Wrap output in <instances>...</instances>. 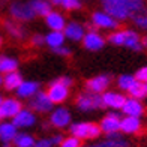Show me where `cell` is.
<instances>
[{
    "instance_id": "cell-19",
    "label": "cell",
    "mask_w": 147,
    "mask_h": 147,
    "mask_svg": "<svg viewBox=\"0 0 147 147\" xmlns=\"http://www.w3.org/2000/svg\"><path fill=\"white\" fill-rule=\"evenodd\" d=\"M45 18V24L48 26V29L50 30H62L65 29V26H66V20L65 17L60 14V12H56V11H51Z\"/></svg>"
},
{
    "instance_id": "cell-18",
    "label": "cell",
    "mask_w": 147,
    "mask_h": 147,
    "mask_svg": "<svg viewBox=\"0 0 147 147\" xmlns=\"http://www.w3.org/2000/svg\"><path fill=\"white\" fill-rule=\"evenodd\" d=\"M36 122V117L33 114L32 110H26L23 108L18 114L12 119V123H14L17 128H29V126H33Z\"/></svg>"
},
{
    "instance_id": "cell-47",
    "label": "cell",
    "mask_w": 147,
    "mask_h": 147,
    "mask_svg": "<svg viewBox=\"0 0 147 147\" xmlns=\"http://www.w3.org/2000/svg\"><path fill=\"white\" fill-rule=\"evenodd\" d=\"M141 2H144V0H141Z\"/></svg>"
},
{
    "instance_id": "cell-14",
    "label": "cell",
    "mask_w": 147,
    "mask_h": 147,
    "mask_svg": "<svg viewBox=\"0 0 147 147\" xmlns=\"http://www.w3.org/2000/svg\"><path fill=\"white\" fill-rule=\"evenodd\" d=\"M120 131L122 134H128V135H137L143 131V123L140 117L125 116L120 122Z\"/></svg>"
},
{
    "instance_id": "cell-17",
    "label": "cell",
    "mask_w": 147,
    "mask_h": 147,
    "mask_svg": "<svg viewBox=\"0 0 147 147\" xmlns=\"http://www.w3.org/2000/svg\"><path fill=\"white\" fill-rule=\"evenodd\" d=\"M63 33H65L66 39L74 41V42H80V41H83V38L86 35V29L80 23L71 21V23H66L65 29H63Z\"/></svg>"
},
{
    "instance_id": "cell-16",
    "label": "cell",
    "mask_w": 147,
    "mask_h": 147,
    "mask_svg": "<svg viewBox=\"0 0 147 147\" xmlns=\"http://www.w3.org/2000/svg\"><path fill=\"white\" fill-rule=\"evenodd\" d=\"M3 27L6 30V33L11 36L17 39V41H23L26 39V35H27V30L23 24H20L18 21L15 20H3Z\"/></svg>"
},
{
    "instance_id": "cell-24",
    "label": "cell",
    "mask_w": 147,
    "mask_h": 147,
    "mask_svg": "<svg viewBox=\"0 0 147 147\" xmlns=\"http://www.w3.org/2000/svg\"><path fill=\"white\" fill-rule=\"evenodd\" d=\"M17 134H18V131L14 123H0V140L3 143L14 141Z\"/></svg>"
},
{
    "instance_id": "cell-29",
    "label": "cell",
    "mask_w": 147,
    "mask_h": 147,
    "mask_svg": "<svg viewBox=\"0 0 147 147\" xmlns=\"http://www.w3.org/2000/svg\"><path fill=\"white\" fill-rule=\"evenodd\" d=\"M135 81H137L135 75L123 74V75H120V77L117 78V87H119L120 90H123V92H128L132 86H134V83H135Z\"/></svg>"
},
{
    "instance_id": "cell-6",
    "label": "cell",
    "mask_w": 147,
    "mask_h": 147,
    "mask_svg": "<svg viewBox=\"0 0 147 147\" xmlns=\"http://www.w3.org/2000/svg\"><path fill=\"white\" fill-rule=\"evenodd\" d=\"M53 104L51 99L48 98L47 92H41L39 90L35 96L30 98L29 101V107L32 111H36V113H48L53 110Z\"/></svg>"
},
{
    "instance_id": "cell-2",
    "label": "cell",
    "mask_w": 147,
    "mask_h": 147,
    "mask_svg": "<svg viewBox=\"0 0 147 147\" xmlns=\"http://www.w3.org/2000/svg\"><path fill=\"white\" fill-rule=\"evenodd\" d=\"M71 135L77 137L80 140H96L102 134L101 126L93 122H80V123H72L69 126Z\"/></svg>"
},
{
    "instance_id": "cell-30",
    "label": "cell",
    "mask_w": 147,
    "mask_h": 147,
    "mask_svg": "<svg viewBox=\"0 0 147 147\" xmlns=\"http://www.w3.org/2000/svg\"><path fill=\"white\" fill-rule=\"evenodd\" d=\"M14 146L15 147H33L35 146V140H33L32 135L29 134H17L15 138H14Z\"/></svg>"
},
{
    "instance_id": "cell-32",
    "label": "cell",
    "mask_w": 147,
    "mask_h": 147,
    "mask_svg": "<svg viewBox=\"0 0 147 147\" xmlns=\"http://www.w3.org/2000/svg\"><path fill=\"white\" fill-rule=\"evenodd\" d=\"M132 21H134V24H135L138 29L147 32V11H144L143 14L135 15V17L132 18Z\"/></svg>"
},
{
    "instance_id": "cell-20",
    "label": "cell",
    "mask_w": 147,
    "mask_h": 147,
    "mask_svg": "<svg viewBox=\"0 0 147 147\" xmlns=\"http://www.w3.org/2000/svg\"><path fill=\"white\" fill-rule=\"evenodd\" d=\"M15 92H17L18 98L30 99L32 96H35L39 92V83H36V81H23Z\"/></svg>"
},
{
    "instance_id": "cell-3",
    "label": "cell",
    "mask_w": 147,
    "mask_h": 147,
    "mask_svg": "<svg viewBox=\"0 0 147 147\" xmlns=\"http://www.w3.org/2000/svg\"><path fill=\"white\" fill-rule=\"evenodd\" d=\"M75 105L81 111H92V110H104L105 104L102 101V95L92 92L80 93L75 98Z\"/></svg>"
},
{
    "instance_id": "cell-7",
    "label": "cell",
    "mask_w": 147,
    "mask_h": 147,
    "mask_svg": "<svg viewBox=\"0 0 147 147\" xmlns=\"http://www.w3.org/2000/svg\"><path fill=\"white\" fill-rule=\"evenodd\" d=\"M83 45L86 50L89 51H99L104 48L105 45V38L99 33L98 30H90V32H86V35L83 38Z\"/></svg>"
},
{
    "instance_id": "cell-8",
    "label": "cell",
    "mask_w": 147,
    "mask_h": 147,
    "mask_svg": "<svg viewBox=\"0 0 147 147\" xmlns=\"http://www.w3.org/2000/svg\"><path fill=\"white\" fill-rule=\"evenodd\" d=\"M110 84H111V77L110 75H96V77H93V78L86 81V89H87V92L102 95L104 92L108 90Z\"/></svg>"
},
{
    "instance_id": "cell-38",
    "label": "cell",
    "mask_w": 147,
    "mask_h": 147,
    "mask_svg": "<svg viewBox=\"0 0 147 147\" xmlns=\"http://www.w3.org/2000/svg\"><path fill=\"white\" fill-rule=\"evenodd\" d=\"M53 146L54 144H53L51 138H42V140H39V141H36L33 147H53Z\"/></svg>"
},
{
    "instance_id": "cell-41",
    "label": "cell",
    "mask_w": 147,
    "mask_h": 147,
    "mask_svg": "<svg viewBox=\"0 0 147 147\" xmlns=\"http://www.w3.org/2000/svg\"><path fill=\"white\" fill-rule=\"evenodd\" d=\"M87 147H105V146H104V143H98L95 146H87Z\"/></svg>"
},
{
    "instance_id": "cell-28",
    "label": "cell",
    "mask_w": 147,
    "mask_h": 147,
    "mask_svg": "<svg viewBox=\"0 0 147 147\" xmlns=\"http://www.w3.org/2000/svg\"><path fill=\"white\" fill-rule=\"evenodd\" d=\"M128 95L129 98H135V99H144L147 96V89H146V84L141 83V81H135L134 86L128 90Z\"/></svg>"
},
{
    "instance_id": "cell-40",
    "label": "cell",
    "mask_w": 147,
    "mask_h": 147,
    "mask_svg": "<svg viewBox=\"0 0 147 147\" xmlns=\"http://www.w3.org/2000/svg\"><path fill=\"white\" fill-rule=\"evenodd\" d=\"M141 45H143V50L144 48L147 50V35L146 36H141Z\"/></svg>"
},
{
    "instance_id": "cell-1",
    "label": "cell",
    "mask_w": 147,
    "mask_h": 147,
    "mask_svg": "<svg viewBox=\"0 0 147 147\" xmlns=\"http://www.w3.org/2000/svg\"><path fill=\"white\" fill-rule=\"evenodd\" d=\"M102 8L107 14H110L117 21L132 20L135 15L147 11L144 2L141 0H101Z\"/></svg>"
},
{
    "instance_id": "cell-12",
    "label": "cell",
    "mask_w": 147,
    "mask_h": 147,
    "mask_svg": "<svg viewBox=\"0 0 147 147\" xmlns=\"http://www.w3.org/2000/svg\"><path fill=\"white\" fill-rule=\"evenodd\" d=\"M120 122H122V117H120L117 113H108L102 120L99 126H101V131L104 134H114V132H120Z\"/></svg>"
},
{
    "instance_id": "cell-23",
    "label": "cell",
    "mask_w": 147,
    "mask_h": 147,
    "mask_svg": "<svg viewBox=\"0 0 147 147\" xmlns=\"http://www.w3.org/2000/svg\"><path fill=\"white\" fill-rule=\"evenodd\" d=\"M123 47H126V48H129L132 51H141L143 50L141 36H140L135 30L128 29V35H126V41H125V45Z\"/></svg>"
},
{
    "instance_id": "cell-46",
    "label": "cell",
    "mask_w": 147,
    "mask_h": 147,
    "mask_svg": "<svg viewBox=\"0 0 147 147\" xmlns=\"http://www.w3.org/2000/svg\"><path fill=\"white\" fill-rule=\"evenodd\" d=\"M146 89H147V83H146Z\"/></svg>"
},
{
    "instance_id": "cell-15",
    "label": "cell",
    "mask_w": 147,
    "mask_h": 147,
    "mask_svg": "<svg viewBox=\"0 0 147 147\" xmlns=\"http://www.w3.org/2000/svg\"><path fill=\"white\" fill-rule=\"evenodd\" d=\"M21 110H23V104L17 98H6V99H3L2 105H0V111H2L3 119H6V117L14 119Z\"/></svg>"
},
{
    "instance_id": "cell-42",
    "label": "cell",
    "mask_w": 147,
    "mask_h": 147,
    "mask_svg": "<svg viewBox=\"0 0 147 147\" xmlns=\"http://www.w3.org/2000/svg\"><path fill=\"white\" fill-rule=\"evenodd\" d=\"M3 86V77H2V74H0V87Z\"/></svg>"
},
{
    "instance_id": "cell-35",
    "label": "cell",
    "mask_w": 147,
    "mask_h": 147,
    "mask_svg": "<svg viewBox=\"0 0 147 147\" xmlns=\"http://www.w3.org/2000/svg\"><path fill=\"white\" fill-rule=\"evenodd\" d=\"M30 42H32V45H35V47H42V45L45 44V36H44V35H39V33H36V35H33V36H32Z\"/></svg>"
},
{
    "instance_id": "cell-44",
    "label": "cell",
    "mask_w": 147,
    "mask_h": 147,
    "mask_svg": "<svg viewBox=\"0 0 147 147\" xmlns=\"http://www.w3.org/2000/svg\"><path fill=\"white\" fill-rule=\"evenodd\" d=\"M2 45H3V38L0 36V47H2Z\"/></svg>"
},
{
    "instance_id": "cell-39",
    "label": "cell",
    "mask_w": 147,
    "mask_h": 147,
    "mask_svg": "<svg viewBox=\"0 0 147 147\" xmlns=\"http://www.w3.org/2000/svg\"><path fill=\"white\" fill-rule=\"evenodd\" d=\"M51 141H53V144H54V146L56 144H60V143L63 141V137L62 135H54V137L51 138Z\"/></svg>"
},
{
    "instance_id": "cell-27",
    "label": "cell",
    "mask_w": 147,
    "mask_h": 147,
    "mask_svg": "<svg viewBox=\"0 0 147 147\" xmlns=\"http://www.w3.org/2000/svg\"><path fill=\"white\" fill-rule=\"evenodd\" d=\"M126 35H128V29H117L113 30L108 35V42L116 45V47H123L126 41Z\"/></svg>"
},
{
    "instance_id": "cell-31",
    "label": "cell",
    "mask_w": 147,
    "mask_h": 147,
    "mask_svg": "<svg viewBox=\"0 0 147 147\" xmlns=\"http://www.w3.org/2000/svg\"><path fill=\"white\" fill-rule=\"evenodd\" d=\"M51 5L62 6L65 11H77L81 8V0H51Z\"/></svg>"
},
{
    "instance_id": "cell-22",
    "label": "cell",
    "mask_w": 147,
    "mask_h": 147,
    "mask_svg": "<svg viewBox=\"0 0 147 147\" xmlns=\"http://www.w3.org/2000/svg\"><path fill=\"white\" fill-rule=\"evenodd\" d=\"M66 41L65 33L62 30H51L48 35H45V44L50 47V48H57V47H62Z\"/></svg>"
},
{
    "instance_id": "cell-21",
    "label": "cell",
    "mask_w": 147,
    "mask_h": 147,
    "mask_svg": "<svg viewBox=\"0 0 147 147\" xmlns=\"http://www.w3.org/2000/svg\"><path fill=\"white\" fill-rule=\"evenodd\" d=\"M24 81L21 74L14 71V72H9V74H5L3 77V87L8 90V92H14L20 87V84Z\"/></svg>"
},
{
    "instance_id": "cell-43",
    "label": "cell",
    "mask_w": 147,
    "mask_h": 147,
    "mask_svg": "<svg viewBox=\"0 0 147 147\" xmlns=\"http://www.w3.org/2000/svg\"><path fill=\"white\" fill-rule=\"evenodd\" d=\"M3 147H12V144H11V143H5Z\"/></svg>"
},
{
    "instance_id": "cell-37",
    "label": "cell",
    "mask_w": 147,
    "mask_h": 147,
    "mask_svg": "<svg viewBox=\"0 0 147 147\" xmlns=\"http://www.w3.org/2000/svg\"><path fill=\"white\" fill-rule=\"evenodd\" d=\"M54 83H59V84H63L66 86V87H71V86L74 84V80L69 78V77H59L54 80Z\"/></svg>"
},
{
    "instance_id": "cell-13",
    "label": "cell",
    "mask_w": 147,
    "mask_h": 147,
    "mask_svg": "<svg viewBox=\"0 0 147 147\" xmlns=\"http://www.w3.org/2000/svg\"><path fill=\"white\" fill-rule=\"evenodd\" d=\"M102 101L105 104V108H113V110H122L123 104L126 102V96L120 92H111L107 90L102 93Z\"/></svg>"
},
{
    "instance_id": "cell-26",
    "label": "cell",
    "mask_w": 147,
    "mask_h": 147,
    "mask_svg": "<svg viewBox=\"0 0 147 147\" xmlns=\"http://www.w3.org/2000/svg\"><path fill=\"white\" fill-rule=\"evenodd\" d=\"M18 69V60L9 56H0V74H9Z\"/></svg>"
},
{
    "instance_id": "cell-9",
    "label": "cell",
    "mask_w": 147,
    "mask_h": 147,
    "mask_svg": "<svg viewBox=\"0 0 147 147\" xmlns=\"http://www.w3.org/2000/svg\"><path fill=\"white\" fill-rule=\"evenodd\" d=\"M47 95H48V98L51 99L53 104H62L69 96V87H66V86H63V84H59V83L53 81L48 86Z\"/></svg>"
},
{
    "instance_id": "cell-36",
    "label": "cell",
    "mask_w": 147,
    "mask_h": 147,
    "mask_svg": "<svg viewBox=\"0 0 147 147\" xmlns=\"http://www.w3.org/2000/svg\"><path fill=\"white\" fill-rule=\"evenodd\" d=\"M53 51H54L57 56H63V57L71 56V48H68V47H65V45L57 47V48H53Z\"/></svg>"
},
{
    "instance_id": "cell-34",
    "label": "cell",
    "mask_w": 147,
    "mask_h": 147,
    "mask_svg": "<svg viewBox=\"0 0 147 147\" xmlns=\"http://www.w3.org/2000/svg\"><path fill=\"white\" fill-rule=\"evenodd\" d=\"M135 78L137 81H141V83H147V66H143V68H140L137 72H135Z\"/></svg>"
},
{
    "instance_id": "cell-11",
    "label": "cell",
    "mask_w": 147,
    "mask_h": 147,
    "mask_svg": "<svg viewBox=\"0 0 147 147\" xmlns=\"http://www.w3.org/2000/svg\"><path fill=\"white\" fill-rule=\"evenodd\" d=\"M122 113L125 116H132V117H141L146 114V107L144 104L135 98H126V102L122 107Z\"/></svg>"
},
{
    "instance_id": "cell-45",
    "label": "cell",
    "mask_w": 147,
    "mask_h": 147,
    "mask_svg": "<svg viewBox=\"0 0 147 147\" xmlns=\"http://www.w3.org/2000/svg\"><path fill=\"white\" fill-rule=\"evenodd\" d=\"M2 102H3V98H2V95H0V105H2Z\"/></svg>"
},
{
    "instance_id": "cell-25",
    "label": "cell",
    "mask_w": 147,
    "mask_h": 147,
    "mask_svg": "<svg viewBox=\"0 0 147 147\" xmlns=\"http://www.w3.org/2000/svg\"><path fill=\"white\" fill-rule=\"evenodd\" d=\"M29 3L33 8V11L36 12V15H39V17H47L53 11L51 2H48V0H30Z\"/></svg>"
},
{
    "instance_id": "cell-10",
    "label": "cell",
    "mask_w": 147,
    "mask_h": 147,
    "mask_svg": "<svg viewBox=\"0 0 147 147\" xmlns=\"http://www.w3.org/2000/svg\"><path fill=\"white\" fill-rule=\"evenodd\" d=\"M50 125L54 126V128H59V129L69 126L71 125V113L68 111V108H65V107L56 108L50 116Z\"/></svg>"
},
{
    "instance_id": "cell-4",
    "label": "cell",
    "mask_w": 147,
    "mask_h": 147,
    "mask_svg": "<svg viewBox=\"0 0 147 147\" xmlns=\"http://www.w3.org/2000/svg\"><path fill=\"white\" fill-rule=\"evenodd\" d=\"M9 14L11 17L18 23H26V21H32L36 17V12L33 11L30 3H24V2H12L9 6Z\"/></svg>"
},
{
    "instance_id": "cell-33",
    "label": "cell",
    "mask_w": 147,
    "mask_h": 147,
    "mask_svg": "<svg viewBox=\"0 0 147 147\" xmlns=\"http://www.w3.org/2000/svg\"><path fill=\"white\" fill-rule=\"evenodd\" d=\"M60 147H83V140L71 135L69 138H63V141L60 143Z\"/></svg>"
},
{
    "instance_id": "cell-5",
    "label": "cell",
    "mask_w": 147,
    "mask_h": 147,
    "mask_svg": "<svg viewBox=\"0 0 147 147\" xmlns=\"http://www.w3.org/2000/svg\"><path fill=\"white\" fill-rule=\"evenodd\" d=\"M92 24L96 29H104V30H117L120 23L116 18H113L110 14L105 11H96L92 14Z\"/></svg>"
}]
</instances>
